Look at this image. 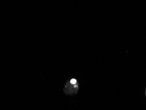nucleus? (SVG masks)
I'll use <instances>...</instances> for the list:
<instances>
[{
	"mask_svg": "<svg viewBox=\"0 0 146 110\" xmlns=\"http://www.w3.org/2000/svg\"><path fill=\"white\" fill-rule=\"evenodd\" d=\"M145 96H146V90H145Z\"/></svg>",
	"mask_w": 146,
	"mask_h": 110,
	"instance_id": "obj_1",
	"label": "nucleus"
}]
</instances>
